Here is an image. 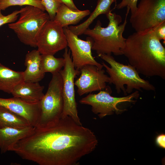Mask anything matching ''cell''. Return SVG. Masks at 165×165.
Instances as JSON below:
<instances>
[{"mask_svg":"<svg viewBox=\"0 0 165 165\" xmlns=\"http://www.w3.org/2000/svg\"><path fill=\"white\" fill-rule=\"evenodd\" d=\"M63 28L67 46L71 51L72 62L75 68L79 70L86 65H93L102 69V64L97 61L92 55L93 41L91 38L88 37L86 41L81 40L69 29L68 26Z\"/></svg>","mask_w":165,"mask_h":165,"instance_id":"8fae6325","label":"cell"},{"mask_svg":"<svg viewBox=\"0 0 165 165\" xmlns=\"http://www.w3.org/2000/svg\"><path fill=\"white\" fill-rule=\"evenodd\" d=\"M44 86L38 82L24 81L16 86L11 94L13 97L20 98L31 103H38L44 94Z\"/></svg>","mask_w":165,"mask_h":165,"instance_id":"9a60e30c","label":"cell"},{"mask_svg":"<svg viewBox=\"0 0 165 165\" xmlns=\"http://www.w3.org/2000/svg\"><path fill=\"white\" fill-rule=\"evenodd\" d=\"M116 0H98L96 6L88 18L82 23L77 26H70L69 29L74 34L79 36L83 34L94 20L99 15H106L111 10L112 4Z\"/></svg>","mask_w":165,"mask_h":165,"instance_id":"d6986e66","label":"cell"},{"mask_svg":"<svg viewBox=\"0 0 165 165\" xmlns=\"http://www.w3.org/2000/svg\"><path fill=\"white\" fill-rule=\"evenodd\" d=\"M24 81L23 72L15 71L0 63V90L11 94L16 86Z\"/></svg>","mask_w":165,"mask_h":165,"instance_id":"e0dca14e","label":"cell"},{"mask_svg":"<svg viewBox=\"0 0 165 165\" xmlns=\"http://www.w3.org/2000/svg\"><path fill=\"white\" fill-rule=\"evenodd\" d=\"M0 106L24 118L33 127L37 123L40 114L39 102L31 103L13 97L0 98Z\"/></svg>","mask_w":165,"mask_h":165,"instance_id":"4fadbf2b","label":"cell"},{"mask_svg":"<svg viewBox=\"0 0 165 165\" xmlns=\"http://www.w3.org/2000/svg\"><path fill=\"white\" fill-rule=\"evenodd\" d=\"M65 60L63 58H56L53 55L41 54V64L43 72L52 74L60 72L64 66Z\"/></svg>","mask_w":165,"mask_h":165,"instance_id":"44dd1931","label":"cell"},{"mask_svg":"<svg viewBox=\"0 0 165 165\" xmlns=\"http://www.w3.org/2000/svg\"><path fill=\"white\" fill-rule=\"evenodd\" d=\"M34 127L0 128V150L2 153L9 151L16 142L28 134Z\"/></svg>","mask_w":165,"mask_h":165,"instance_id":"2e32d148","label":"cell"},{"mask_svg":"<svg viewBox=\"0 0 165 165\" xmlns=\"http://www.w3.org/2000/svg\"><path fill=\"white\" fill-rule=\"evenodd\" d=\"M130 21L136 32L150 30L165 22V0H141Z\"/></svg>","mask_w":165,"mask_h":165,"instance_id":"ba28073f","label":"cell"},{"mask_svg":"<svg viewBox=\"0 0 165 165\" xmlns=\"http://www.w3.org/2000/svg\"><path fill=\"white\" fill-rule=\"evenodd\" d=\"M67 46V42L63 27L57 21L48 20L38 36L37 50L41 54L54 55Z\"/></svg>","mask_w":165,"mask_h":165,"instance_id":"30bf717a","label":"cell"},{"mask_svg":"<svg viewBox=\"0 0 165 165\" xmlns=\"http://www.w3.org/2000/svg\"><path fill=\"white\" fill-rule=\"evenodd\" d=\"M97 144L91 130L67 116L52 126L34 127L9 151L39 165H76L92 152Z\"/></svg>","mask_w":165,"mask_h":165,"instance_id":"6da1fadb","label":"cell"},{"mask_svg":"<svg viewBox=\"0 0 165 165\" xmlns=\"http://www.w3.org/2000/svg\"><path fill=\"white\" fill-rule=\"evenodd\" d=\"M156 144L159 147L163 148H165V135L161 134L158 135L156 139Z\"/></svg>","mask_w":165,"mask_h":165,"instance_id":"4316f807","label":"cell"},{"mask_svg":"<svg viewBox=\"0 0 165 165\" xmlns=\"http://www.w3.org/2000/svg\"><path fill=\"white\" fill-rule=\"evenodd\" d=\"M80 76L74 82L77 92L81 96L84 94L104 90L109 83V76L105 70L94 65H86L80 70Z\"/></svg>","mask_w":165,"mask_h":165,"instance_id":"7c38bea8","label":"cell"},{"mask_svg":"<svg viewBox=\"0 0 165 165\" xmlns=\"http://www.w3.org/2000/svg\"><path fill=\"white\" fill-rule=\"evenodd\" d=\"M90 13L89 10H74L62 3L58 8L54 20L59 22L64 28L77 24Z\"/></svg>","mask_w":165,"mask_h":165,"instance_id":"ac0fdd59","label":"cell"},{"mask_svg":"<svg viewBox=\"0 0 165 165\" xmlns=\"http://www.w3.org/2000/svg\"><path fill=\"white\" fill-rule=\"evenodd\" d=\"M122 51L139 74L165 79V48L152 29L130 35Z\"/></svg>","mask_w":165,"mask_h":165,"instance_id":"7a4b0ae2","label":"cell"},{"mask_svg":"<svg viewBox=\"0 0 165 165\" xmlns=\"http://www.w3.org/2000/svg\"><path fill=\"white\" fill-rule=\"evenodd\" d=\"M127 8L125 19L123 24L120 16L110 11L106 15L108 20L107 26L102 27L99 20H97L92 29H86L83 34L87 35L92 40V50L96 51L97 55L101 54L116 56L123 55L126 38L123 34L127 24V17L130 11Z\"/></svg>","mask_w":165,"mask_h":165,"instance_id":"3957f363","label":"cell"},{"mask_svg":"<svg viewBox=\"0 0 165 165\" xmlns=\"http://www.w3.org/2000/svg\"><path fill=\"white\" fill-rule=\"evenodd\" d=\"M20 12V10H16L7 15H2L0 16V27L4 24L15 22L17 20Z\"/></svg>","mask_w":165,"mask_h":165,"instance_id":"d4e9b609","label":"cell"},{"mask_svg":"<svg viewBox=\"0 0 165 165\" xmlns=\"http://www.w3.org/2000/svg\"><path fill=\"white\" fill-rule=\"evenodd\" d=\"M158 38L165 41V22L152 28Z\"/></svg>","mask_w":165,"mask_h":165,"instance_id":"484cf974","label":"cell"},{"mask_svg":"<svg viewBox=\"0 0 165 165\" xmlns=\"http://www.w3.org/2000/svg\"><path fill=\"white\" fill-rule=\"evenodd\" d=\"M0 5L2 10L11 6L26 5L36 7L45 11L41 0H0Z\"/></svg>","mask_w":165,"mask_h":165,"instance_id":"7402d4cb","label":"cell"},{"mask_svg":"<svg viewBox=\"0 0 165 165\" xmlns=\"http://www.w3.org/2000/svg\"><path fill=\"white\" fill-rule=\"evenodd\" d=\"M138 0H122L120 3L117 5L116 8L118 9H121L127 7L130 11L131 14H132L137 9Z\"/></svg>","mask_w":165,"mask_h":165,"instance_id":"cb8c5ba5","label":"cell"},{"mask_svg":"<svg viewBox=\"0 0 165 165\" xmlns=\"http://www.w3.org/2000/svg\"><path fill=\"white\" fill-rule=\"evenodd\" d=\"M112 90L109 86H107L97 94H90L82 98L79 101L82 104L90 105L91 110L94 114L98 115L101 118L113 114L114 112L119 114L126 109H121L118 106L125 102L134 103L139 96V91L136 90L130 95L121 97L111 95Z\"/></svg>","mask_w":165,"mask_h":165,"instance_id":"52a82bcc","label":"cell"},{"mask_svg":"<svg viewBox=\"0 0 165 165\" xmlns=\"http://www.w3.org/2000/svg\"><path fill=\"white\" fill-rule=\"evenodd\" d=\"M52 75L46 93L39 101L40 114L35 127L52 126L62 117L64 108L62 78L60 72Z\"/></svg>","mask_w":165,"mask_h":165,"instance_id":"8992f818","label":"cell"},{"mask_svg":"<svg viewBox=\"0 0 165 165\" xmlns=\"http://www.w3.org/2000/svg\"><path fill=\"white\" fill-rule=\"evenodd\" d=\"M63 57L65 63L63 69L60 71L63 79L64 100L61 118L69 116L77 123L82 125L78 115L74 89V79L80 74V71L75 68L70 57V51L67 47L65 49Z\"/></svg>","mask_w":165,"mask_h":165,"instance_id":"9c48e42d","label":"cell"},{"mask_svg":"<svg viewBox=\"0 0 165 165\" xmlns=\"http://www.w3.org/2000/svg\"><path fill=\"white\" fill-rule=\"evenodd\" d=\"M45 11L48 14L50 20H54L57 12L62 3L60 0H41Z\"/></svg>","mask_w":165,"mask_h":165,"instance_id":"603a6c76","label":"cell"},{"mask_svg":"<svg viewBox=\"0 0 165 165\" xmlns=\"http://www.w3.org/2000/svg\"><path fill=\"white\" fill-rule=\"evenodd\" d=\"M63 4L69 8L75 10L78 9L75 5L73 0H60Z\"/></svg>","mask_w":165,"mask_h":165,"instance_id":"83f0119b","label":"cell"},{"mask_svg":"<svg viewBox=\"0 0 165 165\" xmlns=\"http://www.w3.org/2000/svg\"><path fill=\"white\" fill-rule=\"evenodd\" d=\"M1 10H2L1 9L0 5V16H1L2 15V14L1 13Z\"/></svg>","mask_w":165,"mask_h":165,"instance_id":"f1b7e54d","label":"cell"},{"mask_svg":"<svg viewBox=\"0 0 165 165\" xmlns=\"http://www.w3.org/2000/svg\"><path fill=\"white\" fill-rule=\"evenodd\" d=\"M18 20L9 23L8 27L24 44L37 47L39 34L46 23L50 20L48 14L39 8L26 6L20 9Z\"/></svg>","mask_w":165,"mask_h":165,"instance_id":"5b68a950","label":"cell"},{"mask_svg":"<svg viewBox=\"0 0 165 165\" xmlns=\"http://www.w3.org/2000/svg\"><path fill=\"white\" fill-rule=\"evenodd\" d=\"M24 65L26 67L23 72L24 81L39 82L44 77L41 64V54L38 50H34L25 56Z\"/></svg>","mask_w":165,"mask_h":165,"instance_id":"5bb4252c","label":"cell"},{"mask_svg":"<svg viewBox=\"0 0 165 165\" xmlns=\"http://www.w3.org/2000/svg\"><path fill=\"white\" fill-rule=\"evenodd\" d=\"M29 126H31L25 119L0 106V128H24Z\"/></svg>","mask_w":165,"mask_h":165,"instance_id":"ffe728a7","label":"cell"},{"mask_svg":"<svg viewBox=\"0 0 165 165\" xmlns=\"http://www.w3.org/2000/svg\"><path fill=\"white\" fill-rule=\"evenodd\" d=\"M98 57L109 64L102 62V64L109 75V83L115 86L116 92L119 94H130L134 90L154 91L156 88L148 81L141 78L136 69L129 64L125 65L117 61L111 55L99 54Z\"/></svg>","mask_w":165,"mask_h":165,"instance_id":"277c9868","label":"cell"}]
</instances>
